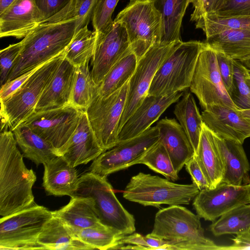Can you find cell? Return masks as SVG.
<instances>
[{"mask_svg":"<svg viewBox=\"0 0 250 250\" xmlns=\"http://www.w3.org/2000/svg\"><path fill=\"white\" fill-rule=\"evenodd\" d=\"M201 115L206 126L220 138L243 144L250 137V122L240 110L213 104L204 109Z\"/></svg>","mask_w":250,"mask_h":250,"instance_id":"ac0fdd59","label":"cell"},{"mask_svg":"<svg viewBox=\"0 0 250 250\" xmlns=\"http://www.w3.org/2000/svg\"><path fill=\"white\" fill-rule=\"evenodd\" d=\"M182 42L177 41L167 44L155 43L138 60L135 71L129 80L125 103L119 123V132L147 95L158 68Z\"/></svg>","mask_w":250,"mask_h":250,"instance_id":"8fae6325","label":"cell"},{"mask_svg":"<svg viewBox=\"0 0 250 250\" xmlns=\"http://www.w3.org/2000/svg\"><path fill=\"white\" fill-rule=\"evenodd\" d=\"M138 59L131 48L111 68L97 86V93L107 96L122 87L134 73Z\"/></svg>","mask_w":250,"mask_h":250,"instance_id":"1f68e13d","label":"cell"},{"mask_svg":"<svg viewBox=\"0 0 250 250\" xmlns=\"http://www.w3.org/2000/svg\"><path fill=\"white\" fill-rule=\"evenodd\" d=\"M83 110L71 104L61 108L35 111L23 124L60 153L74 132Z\"/></svg>","mask_w":250,"mask_h":250,"instance_id":"4fadbf2b","label":"cell"},{"mask_svg":"<svg viewBox=\"0 0 250 250\" xmlns=\"http://www.w3.org/2000/svg\"><path fill=\"white\" fill-rule=\"evenodd\" d=\"M229 0H208L207 13H214L223 8Z\"/></svg>","mask_w":250,"mask_h":250,"instance_id":"681fc988","label":"cell"},{"mask_svg":"<svg viewBox=\"0 0 250 250\" xmlns=\"http://www.w3.org/2000/svg\"><path fill=\"white\" fill-rule=\"evenodd\" d=\"M130 48L126 30L121 22L113 21L104 32L97 33L91 73L97 86L111 68Z\"/></svg>","mask_w":250,"mask_h":250,"instance_id":"9a60e30c","label":"cell"},{"mask_svg":"<svg viewBox=\"0 0 250 250\" xmlns=\"http://www.w3.org/2000/svg\"><path fill=\"white\" fill-rule=\"evenodd\" d=\"M189 88L204 109L213 104L238 109L223 82L216 52L206 42L198 56Z\"/></svg>","mask_w":250,"mask_h":250,"instance_id":"7c38bea8","label":"cell"},{"mask_svg":"<svg viewBox=\"0 0 250 250\" xmlns=\"http://www.w3.org/2000/svg\"><path fill=\"white\" fill-rule=\"evenodd\" d=\"M42 65L27 72L12 80L6 82L1 86L0 100H4L13 94Z\"/></svg>","mask_w":250,"mask_h":250,"instance_id":"bcb514c9","label":"cell"},{"mask_svg":"<svg viewBox=\"0 0 250 250\" xmlns=\"http://www.w3.org/2000/svg\"><path fill=\"white\" fill-rule=\"evenodd\" d=\"M62 57L63 53L46 62L13 94L0 100L1 131H13L35 112L41 96Z\"/></svg>","mask_w":250,"mask_h":250,"instance_id":"5b68a950","label":"cell"},{"mask_svg":"<svg viewBox=\"0 0 250 250\" xmlns=\"http://www.w3.org/2000/svg\"><path fill=\"white\" fill-rule=\"evenodd\" d=\"M98 0H71L61 11L45 22L76 20V32L87 26Z\"/></svg>","mask_w":250,"mask_h":250,"instance_id":"74e56055","label":"cell"},{"mask_svg":"<svg viewBox=\"0 0 250 250\" xmlns=\"http://www.w3.org/2000/svg\"><path fill=\"white\" fill-rule=\"evenodd\" d=\"M156 126L159 132V140L167 150L174 169L178 173L195 154L189 140L175 119L164 118Z\"/></svg>","mask_w":250,"mask_h":250,"instance_id":"7402d4cb","label":"cell"},{"mask_svg":"<svg viewBox=\"0 0 250 250\" xmlns=\"http://www.w3.org/2000/svg\"><path fill=\"white\" fill-rule=\"evenodd\" d=\"M185 166L187 171L191 176L193 183L200 190L209 188L208 183L194 155L185 164Z\"/></svg>","mask_w":250,"mask_h":250,"instance_id":"7dc6e473","label":"cell"},{"mask_svg":"<svg viewBox=\"0 0 250 250\" xmlns=\"http://www.w3.org/2000/svg\"><path fill=\"white\" fill-rule=\"evenodd\" d=\"M240 111L243 117L250 122V109Z\"/></svg>","mask_w":250,"mask_h":250,"instance_id":"816d5d0a","label":"cell"},{"mask_svg":"<svg viewBox=\"0 0 250 250\" xmlns=\"http://www.w3.org/2000/svg\"><path fill=\"white\" fill-rule=\"evenodd\" d=\"M215 52L220 74L228 92L232 84L234 60L223 53L216 51Z\"/></svg>","mask_w":250,"mask_h":250,"instance_id":"7bdbcfd3","label":"cell"},{"mask_svg":"<svg viewBox=\"0 0 250 250\" xmlns=\"http://www.w3.org/2000/svg\"><path fill=\"white\" fill-rule=\"evenodd\" d=\"M248 190L249 184L236 186L221 182L214 188L200 190L193 206L200 218L213 222L233 208L249 204Z\"/></svg>","mask_w":250,"mask_h":250,"instance_id":"2e32d148","label":"cell"},{"mask_svg":"<svg viewBox=\"0 0 250 250\" xmlns=\"http://www.w3.org/2000/svg\"><path fill=\"white\" fill-rule=\"evenodd\" d=\"M119 0H98L91 19L94 31L104 32L112 24V15Z\"/></svg>","mask_w":250,"mask_h":250,"instance_id":"60d3db41","label":"cell"},{"mask_svg":"<svg viewBox=\"0 0 250 250\" xmlns=\"http://www.w3.org/2000/svg\"><path fill=\"white\" fill-rule=\"evenodd\" d=\"M193 0H187V7L188 6L189 3H192Z\"/></svg>","mask_w":250,"mask_h":250,"instance_id":"9f6ffc18","label":"cell"},{"mask_svg":"<svg viewBox=\"0 0 250 250\" xmlns=\"http://www.w3.org/2000/svg\"><path fill=\"white\" fill-rule=\"evenodd\" d=\"M196 27L202 29L208 38L227 30L250 27V16H223L207 13L196 21Z\"/></svg>","mask_w":250,"mask_h":250,"instance_id":"d590c367","label":"cell"},{"mask_svg":"<svg viewBox=\"0 0 250 250\" xmlns=\"http://www.w3.org/2000/svg\"><path fill=\"white\" fill-rule=\"evenodd\" d=\"M22 46V42L10 44L0 51V85L7 81L15 60Z\"/></svg>","mask_w":250,"mask_h":250,"instance_id":"b9f144b4","label":"cell"},{"mask_svg":"<svg viewBox=\"0 0 250 250\" xmlns=\"http://www.w3.org/2000/svg\"><path fill=\"white\" fill-rule=\"evenodd\" d=\"M129 81L107 96L96 93L85 111L98 142L104 152L118 144L119 123L128 88Z\"/></svg>","mask_w":250,"mask_h":250,"instance_id":"30bf717a","label":"cell"},{"mask_svg":"<svg viewBox=\"0 0 250 250\" xmlns=\"http://www.w3.org/2000/svg\"><path fill=\"white\" fill-rule=\"evenodd\" d=\"M42 185L48 194L72 197L77 188L79 177L73 167L59 156L43 164Z\"/></svg>","mask_w":250,"mask_h":250,"instance_id":"d4e9b609","label":"cell"},{"mask_svg":"<svg viewBox=\"0 0 250 250\" xmlns=\"http://www.w3.org/2000/svg\"><path fill=\"white\" fill-rule=\"evenodd\" d=\"M38 242L43 250H94L76 236L62 221L54 216L45 223Z\"/></svg>","mask_w":250,"mask_h":250,"instance_id":"4316f807","label":"cell"},{"mask_svg":"<svg viewBox=\"0 0 250 250\" xmlns=\"http://www.w3.org/2000/svg\"><path fill=\"white\" fill-rule=\"evenodd\" d=\"M148 236L167 241L170 250H219L204 234L200 217L180 205L170 206L155 215Z\"/></svg>","mask_w":250,"mask_h":250,"instance_id":"3957f363","label":"cell"},{"mask_svg":"<svg viewBox=\"0 0 250 250\" xmlns=\"http://www.w3.org/2000/svg\"><path fill=\"white\" fill-rule=\"evenodd\" d=\"M245 250H250V234L246 238L245 241Z\"/></svg>","mask_w":250,"mask_h":250,"instance_id":"db71d44e","label":"cell"},{"mask_svg":"<svg viewBox=\"0 0 250 250\" xmlns=\"http://www.w3.org/2000/svg\"><path fill=\"white\" fill-rule=\"evenodd\" d=\"M72 231H76L102 224L89 197L73 196L69 202L61 208L52 211Z\"/></svg>","mask_w":250,"mask_h":250,"instance_id":"484cf974","label":"cell"},{"mask_svg":"<svg viewBox=\"0 0 250 250\" xmlns=\"http://www.w3.org/2000/svg\"><path fill=\"white\" fill-rule=\"evenodd\" d=\"M212 13L223 16H250V0H229L223 8Z\"/></svg>","mask_w":250,"mask_h":250,"instance_id":"ee69618b","label":"cell"},{"mask_svg":"<svg viewBox=\"0 0 250 250\" xmlns=\"http://www.w3.org/2000/svg\"><path fill=\"white\" fill-rule=\"evenodd\" d=\"M73 196L91 198L101 223L120 234L135 232L134 216L118 200L106 177L90 171L83 174Z\"/></svg>","mask_w":250,"mask_h":250,"instance_id":"277c9868","label":"cell"},{"mask_svg":"<svg viewBox=\"0 0 250 250\" xmlns=\"http://www.w3.org/2000/svg\"><path fill=\"white\" fill-rule=\"evenodd\" d=\"M16 0H0V14L2 13Z\"/></svg>","mask_w":250,"mask_h":250,"instance_id":"f907efd6","label":"cell"},{"mask_svg":"<svg viewBox=\"0 0 250 250\" xmlns=\"http://www.w3.org/2000/svg\"><path fill=\"white\" fill-rule=\"evenodd\" d=\"M238 110L250 109V73L238 60H234L232 84L228 92Z\"/></svg>","mask_w":250,"mask_h":250,"instance_id":"f35d334b","label":"cell"},{"mask_svg":"<svg viewBox=\"0 0 250 250\" xmlns=\"http://www.w3.org/2000/svg\"><path fill=\"white\" fill-rule=\"evenodd\" d=\"M136 164L145 165L168 180L174 181L179 179L178 173L174 169L167 150L159 140L134 163Z\"/></svg>","mask_w":250,"mask_h":250,"instance_id":"8d00e7d4","label":"cell"},{"mask_svg":"<svg viewBox=\"0 0 250 250\" xmlns=\"http://www.w3.org/2000/svg\"><path fill=\"white\" fill-rule=\"evenodd\" d=\"M183 94V91H179L164 96L147 94L121 129L118 144L139 135L150 127Z\"/></svg>","mask_w":250,"mask_h":250,"instance_id":"e0dca14e","label":"cell"},{"mask_svg":"<svg viewBox=\"0 0 250 250\" xmlns=\"http://www.w3.org/2000/svg\"><path fill=\"white\" fill-rule=\"evenodd\" d=\"M75 234L94 250H113L123 236L103 224L79 230Z\"/></svg>","mask_w":250,"mask_h":250,"instance_id":"ab89813d","label":"cell"},{"mask_svg":"<svg viewBox=\"0 0 250 250\" xmlns=\"http://www.w3.org/2000/svg\"><path fill=\"white\" fill-rule=\"evenodd\" d=\"M205 42L234 60L242 61L250 58V27L227 30L206 38Z\"/></svg>","mask_w":250,"mask_h":250,"instance_id":"83f0119b","label":"cell"},{"mask_svg":"<svg viewBox=\"0 0 250 250\" xmlns=\"http://www.w3.org/2000/svg\"><path fill=\"white\" fill-rule=\"evenodd\" d=\"M88 63L76 68L70 104L85 111L97 92Z\"/></svg>","mask_w":250,"mask_h":250,"instance_id":"e575fe53","label":"cell"},{"mask_svg":"<svg viewBox=\"0 0 250 250\" xmlns=\"http://www.w3.org/2000/svg\"><path fill=\"white\" fill-rule=\"evenodd\" d=\"M248 194H249V201H250L249 203H250V183L249 184Z\"/></svg>","mask_w":250,"mask_h":250,"instance_id":"11a10c76","label":"cell"},{"mask_svg":"<svg viewBox=\"0 0 250 250\" xmlns=\"http://www.w3.org/2000/svg\"><path fill=\"white\" fill-rule=\"evenodd\" d=\"M114 21L125 26L130 47L138 60L159 43L161 17L151 0H130Z\"/></svg>","mask_w":250,"mask_h":250,"instance_id":"9c48e42d","label":"cell"},{"mask_svg":"<svg viewBox=\"0 0 250 250\" xmlns=\"http://www.w3.org/2000/svg\"><path fill=\"white\" fill-rule=\"evenodd\" d=\"M214 135L225 166L222 182L236 186L249 184L250 165L243 144Z\"/></svg>","mask_w":250,"mask_h":250,"instance_id":"603a6c76","label":"cell"},{"mask_svg":"<svg viewBox=\"0 0 250 250\" xmlns=\"http://www.w3.org/2000/svg\"><path fill=\"white\" fill-rule=\"evenodd\" d=\"M12 131L23 157L37 166L43 165L59 156L48 143L28 126L21 124Z\"/></svg>","mask_w":250,"mask_h":250,"instance_id":"f1b7e54d","label":"cell"},{"mask_svg":"<svg viewBox=\"0 0 250 250\" xmlns=\"http://www.w3.org/2000/svg\"><path fill=\"white\" fill-rule=\"evenodd\" d=\"M104 152L89 122L85 111L68 143L60 153L73 167L93 161Z\"/></svg>","mask_w":250,"mask_h":250,"instance_id":"ffe728a7","label":"cell"},{"mask_svg":"<svg viewBox=\"0 0 250 250\" xmlns=\"http://www.w3.org/2000/svg\"><path fill=\"white\" fill-rule=\"evenodd\" d=\"M159 138L157 126L150 127L139 135L103 152L93 161L90 171L107 177L111 173L134 165Z\"/></svg>","mask_w":250,"mask_h":250,"instance_id":"5bb4252c","label":"cell"},{"mask_svg":"<svg viewBox=\"0 0 250 250\" xmlns=\"http://www.w3.org/2000/svg\"><path fill=\"white\" fill-rule=\"evenodd\" d=\"M194 184H180L139 172L132 176L123 193L125 199L144 206L188 205L199 192Z\"/></svg>","mask_w":250,"mask_h":250,"instance_id":"8992f818","label":"cell"},{"mask_svg":"<svg viewBox=\"0 0 250 250\" xmlns=\"http://www.w3.org/2000/svg\"><path fill=\"white\" fill-rule=\"evenodd\" d=\"M43 21L34 0H16L0 14V36L24 38Z\"/></svg>","mask_w":250,"mask_h":250,"instance_id":"d6986e66","label":"cell"},{"mask_svg":"<svg viewBox=\"0 0 250 250\" xmlns=\"http://www.w3.org/2000/svg\"><path fill=\"white\" fill-rule=\"evenodd\" d=\"M52 211L33 204L0 219V250H43L38 239Z\"/></svg>","mask_w":250,"mask_h":250,"instance_id":"ba28073f","label":"cell"},{"mask_svg":"<svg viewBox=\"0 0 250 250\" xmlns=\"http://www.w3.org/2000/svg\"><path fill=\"white\" fill-rule=\"evenodd\" d=\"M96 37L97 33L87 26L80 29L63 52L64 57L76 67L89 63L94 54Z\"/></svg>","mask_w":250,"mask_h":250,"instance_id":"836d02e7","label":"cell"},{"mask_svg":"<svg viewBox=\"0 0 250 250\" xmlns=\"http://www.w3.org/2000/svg\"><path fill=\"white\" fill-rule=\"evenodd\" d=\"M12 131L0 134V215L5 217L35 203L36 176L25 166Z\"/></svg>","mask_w":250,"mask_h":250,"instance_id":"6da1fadb","label":"cell"},{"mask_svg":"<svg viewBox=\"0 0 250 250\" xmlns=\"http://www.w3.org/2000/svg\"><path fill=\"white\" fill-rule=\"evenodd\" d=\"M215 236L250 231V203L238 206L222 215L209 226Z\"/></svg>","mask_w":250,"mask_h":250,"instance_id":"d6a6232c","label":"cell"},{"mask_svg":"<svg viewBox=\"0 0 250 250\" xmlns=\"http://www.w3.org/2000/svg\"><path fill=\"white\" fill-rule=\"evenodd\" d=\"M194 157L208 183L209 188H215L222 182L225 166L214 135L204 123Z\"/></svg>","mask_w":250,"mask_h":250,"instance_id":"cb8c5ba5","label":"cell"},{"mask_svg":"<svg viewBox=\"0 0 250 250\" xmlns=\"http://www.w3.org/2000/svg\"><path fill=\"white\" fill-rule=\"evenodd\" d=\"M208 0H193L192 2L194 9L191 15L190 21H196L207 13Z\"/></svg>","mask_w":250,"mask_h":250,"instance_id":"c3c4849f","label":"cell"},{"mask_svg":"<svg viewBox=\"0 0 250 250\" xmlns=\"http://www.w3.org/2000/svg\"><path fill=\"white\" fill-rule=\"evenodd\" d=\"M76 28V19L39 24L21 40V49L7 82L62 54L72 41Z\"/></svg>","mask_w":250,"mask_h":250,"instance_id":"7a4b0ae2","label":"cell"},{"mask_svg":"<svg viewBox=\"0 0 250 250\" xmlns=\"http://www.w3.org/2000/svg\"><path fill=\"white\" fill-rule=\"evenodd\" d=\"M161 17L159 43L181 41L180 29L187 0H151Z\"/></svg>","mask_w":250,"mask_h":250,"instance_id":"f546056e","label":"cell"},{"mask_svg":"<svg viewBox=\"0 0 250 250\" xmlns=\"http://www.w3.org/2000/svg\"><path fill=\"white\" fill-rule=\"evenodd\" d=\"M240 62L248 69L250 73V58Z\"/></svg>","mask_w":250,"mask_h":250,"instance_id":"f5cc1de1","label":"cell"},{"mask_svg":"<svg viewBox=\"0 0 250 250\" xmlns=\"http://www.w3.org/2000/svg\"><path fill=\"white\" fill-rule=\"evenodd\" d=\"M173 113L186 132L195 153L204 122L190 92L183 94L182 99L175 105Z\"/></svg>","mask_w":250,"mask_h":250,"instance_id":"4dcf8cb0","label":"cell"},{"mask_svg":"<svg viewBox=\"0 0 250 250\" xmlns=\"http://www.w3.org/2000/svg\"><path fill=\"white\" fill-rule=\"evenodd\" d=\"M76 68L63 55L41 96L35 111L61 108L70 104Z\"/></svg>","mask_w":250,"mask_h":250,"instance_id":"44dd1931","label":"cell"},{"mask_svg":"<svg viewBox=\"0 0 250 250\" xmlns=\"http://www.w3.org/2000/svg\"><path fill=\"white\" fill-rule=\"evenodd\" d=\"M70 0H34L43 18V22L63 9Z\"/></svg>","mask_w":250,"mask_h":250,"instance_id":"f6af8a7d","label":"cell"},{"mask_svg":"<svg viewBox=\"0 0 250 250\" xmlns=\"http://www.w3.org/2000/svg\"><path fill=\"white\" fill-rule=\"evenodd\" d=\"M205 42H182L162 62L157 70L148 95L164 96L189 87L200 52Z\"/></svg>","mask_w":250,"mask_h":250,"instance_id":"52a82bcc","label":"cell"}]
</instances>
